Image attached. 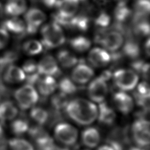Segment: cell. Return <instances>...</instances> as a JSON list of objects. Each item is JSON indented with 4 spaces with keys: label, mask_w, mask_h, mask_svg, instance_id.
<instances>
[{
    "label": "cell",
    "mask_w": 150,
    "mask_h": 150,
    "mask_svg": "<svg viewBox=\"0 0 150 150\" xmlns=\"http://www.w3.org/2000/svg\"><path fill=\"white\" fill-rule=\"evenodd\" d=\"M22 70L27 75L38 72L37 70V63L33 60H28L23 63Z\"/></svg>",
    "instance_id": "obj_36"
},
{
    "label": "cell",
    "mask_w": 150,
    "mask_h": 150,
    "mask_svg": "<svg viewBox=\"0 0 150 150\" xmlns=\"http://www.w3.org/2000/svg\"><path fill=\"white\" fill-rule=\"evenodd\" d=\"M149 0H137L134 6L133 17L146 18L149 13Z\"/></svg>",
    "instance_id": "obj_28"
},
{
    "label": "cell",
    "mask_w": 150,
    "mask_h": 150,
    "mask_svg": "<svg viewBox=\"0 0 150 150\" xmlns=\"http://www.w3.org/2000/svg\"><path fill=\"white\" fill-rule=\"evenodd\" d=\"M88 59L89 62L96 67H104L111 60L110 54L105 50L99 47H95L90 50Z\"/></svg>",
    "instance_id": "obj_15"
},
{
    "label": "cell",
    "mask_w": 150,
    "mask_h": 150,
    "mask_svg": "<svg viewBox=\"0 0 150 150\" xmlns=\"http://www.w3.org/2000/svg\"><path fill=\"white\" fill-rule=\"evenodd\" d=\"M132 138L139 147H145L149 144V123L144 119L139 118L132 124L131 127Z\"/></svg>",
    "instance_id": "obj_6"
},
{
    "label": "cell",
    "mask_w": 150,
    "mask_h": 150,
    "mask_svg": "<svg viewBox=\"0 0 150 150\" xmlns=\"http://www.w3.org/2000/svg\"><path fill=\"white\" fill-rule=\"evenodd\" d=\"M37 70L40 74L44 76H57L60 73L57 63L50 55H46L37 63Z\"/></svg>",
    "instance_id": "obj_11"
},
{
    "label": "cell",
    "mask_w": 150,
    "mask_h": 150,
    "mask_svg": "<svg viewBox=\"0 0 150 150\" xmlns=\"http://www.w3.org/2000/svg\"><path fill=\"white\" fill-rule=\"evenodd\" d=\"M97 150H115L114 148L111 145H101L97 148Z\"/></svg>",
    "instance_id": "obj_41"
},
{
    "label": "cell",
    "mask_w": 150,
    "mask_h": 150,
    "mask_svg": "<svg viewBox=\"0 0 150 150\" xmlns=\"http://www.w3.org/2000/svg\"><path fill=\"white\" fill-rule=\"evenodd\" d=\"M131 67L136 73H140L144 78L148 79L149 76V65L142 60H135L131 63Z\"/></svg>",
    "instance_id": "obj_34"
},
{
    "label": "cell",
    "mask_w": 150,
    "mask_h": 150,
    "mask_svg": "<svg viewBox=\"0 0 150 150\" xmlns=\"http://www.w3.org/2000/svg\"><path fill=\"white\" fill-rule=\"evenodd\" d=\"M90 22L88 16L84 14L78 15L71 18L70 28L84 32L88 29Z\"/></svg>",
    "instance_id": "obj_27"
},
{
    "label": "cell",
    "mask_w": 150,
    "mask_h": 150,
    "mask_svg": "<svg viewBox=\"0 0 150 150\" xmlns=\"http://www.w3.org/2000/svg\"><path fill=\"white\" fill-rule=\"evenodd\" d=\"M145 52L148 56L149 54V38L146 40V42L145 43Z\"/></svg>",
    "instance_id": "obj_42"
},
{
    "label": "cell",
    "mask_w": 150,
    "mask_h": 150,
    "mask_svg": "<svg viewBox=\"0 0 150 150\" xmlns=\"http://www.w3.org/2000/svg\"><path fill=\"white\" fill-rule=\"evenodd\" d=\"M18 114V109L15 104L8 100L0 102V122L12 121Z\"/></svg>",
    "instance_id": "obj_17"
},
{
    "label": "cell",
    "mask_w": 150,
    "mask_h": 150,
    "mask_svg": "<svg viewBox=\"0 0 150 150\" xmlns=\"http://www.w3.org/2000/svg\"><path fill=\"white\" fill-rule=\"evenodd\" d=\"M1 7H2V4H1V1H0V10H1Z\"/></svg>",
    "instance_id": "obj_44"
},
{
    "label": "cell",
    "mask_w": 150,
    "mask_h": 150,
    "mask_svg": "<svg viewBox=\"0 0 150 150\" xmlns=\"http://www.w3.org/2000/svg\"><path fill=\"white\" fill-rule=\"evenodd\" d=\"M26 75L20 67L11 64L2 71L0 78L5 84H17L25 80Z\"/></svg>",
    "instance_id": "obj_10"
},
{
    "label": "cell",
    "mask_w": 150,
    "mask_h": 150,
    "mask_svg": "<svg viewBox=\"0 0 150 150\" xmlns=\"http://www.w3.org/2000/svg\"><path fill=\"white\" fill-rule=\"evenodd\" d=\"M27 8L26 0H8L4 7V13L11 17L23 13Z\"/></svg>",
    "instance_id": "obj_18"
},
{
    "label": "cell",
    "mask_w": 150,
    "mask_h": 150,
    "mask_svg": "<svg viewBox=\"0 0 150 150\" xmlns=\"http://www.w3.org/2000/svg\"><path fill=\"white\" fill-rule=\"evenodd\" d=\"M132 15V11L125 2H120L114 12V18L117 23H123Z\"/></svg>",
    "instance_id": "obj_24"
},
{
    "label": "cell",
    "mask_w": 150,
    "mask_h": 150,
    "mask_svg": "<svg viewBox=\"0 0 150 150\" xmlns=\"http://www.w3.org/2000/svg\"><path fill=\"white\" fill-rule=\"evenodd\" d=\"M67 96L61 93L60 91L55 94L52 97L51 103L54 110L60 111L63 108H65L68 103Z\"/></svg>",
    "instance_id": "obj_33"
},
{
    "label": "cell",
    "mask_w": 150,
    "mask_h": 150,
    "mask_svg": "<svg viewBox=\"0 0 150 150\" xmlns=\"http://www.w3.org/2000/svg\"><path fill=\"white\" fill-rule=\"evenodd\" d=\"M8 145L10 150H34L33 145L28 141L19 137L9 139Z\"/></svg>",
    "instance_id": "obj_30"
},
{
    "label": "cell",
    "mask_w": 150,
    "mask_h": 150,
    "mask_svg": "<svg viewBox=\"0 0 150 150\" xmlns=\"http://www.w3.org/2000/svg\"><path fill=\"white\" fill-rule=\"evenodd\" d=\"M78 1H86V0H78Z\"/></svg>",
    "instance_id": "obj_45"
},
{
    "label": "cell",
    "mask_w": 150,
    "mask_h": 150,
    "mask_svg": "<svg viewBox=\"0 0 150 150\" xmlns=\"http://www.w3.org/2000/svg\"><path fill=\"white\" fill-rule=\"evenodd\" d=\"M43 4L48 8L56 7L58 0H42Z\"/></svg>",
    "instance_id": "obj_39"
},
{
    "label": "cell",
    "mask_w": 150,
    "mask_h": 150,
    "mask_svg": "<svg viewBox=\"0 0 150 150\" xmlns=\"http://www.w3.org/2000/svg\"><path fill=\"white\" fill-rule=\"evenodd\" d=\"M93 75V70L84 63L80 62L73 69L71 79L74 83L83 84L88 82Z\"/></svg>",
    "instance_id": "obj_12"
},
{
    "label": "cell",
    "mask_w": 150,
    "mask_h": 150,
    "mask_svg": "<svg viewBox=\"0 0 150 150\" xmlns=\"http://www.w3.org/2000/svg\"><path fill=\"white\" fill-rule=\"evenodd\" d=\"M41 34L42 45L46 49L57 47L62 45L66 40L61 27L53 21L42 28Z\"/></svg>",
    "instance_id": "obj_2"
},
{
    "label": "cell",
    "mask_w": 150,
    "mask_h": 150,
    "mask_svg": "<svg viewBox=\"0 0 150 150\" xmlns=\"http://www.w3.org/2000/svg\"><path fill=\"white\" fill-rule=\"evenodd\" d=\"M88 94L91 100L96 103H101L105 100L107 93L108 86L100 77L94 79L88 85Z\"/></svg>",
    "instance_id": "obj_9"
},
{
    "label": "cell",
    "mask_w": 150,
    "mask_h": 150,
    "mask_svg": "<svg viewBox=\"0 0 150 150\" xmlns=\"http://www.w3.org/2000/svg\"><path fill=\"white\" fill-rule=\"evenodd\" d=\"M95 41L105 49L111 52L117 51L124 42L123 35L117 30H105L101 29L96 35Z\"/></svg>",
    "instance_id": "obj_3"
},
{
    "label": "cell",
    "mask_w": 150,
    "mask_h": 150,
    "mask_svg": "<svg viewBox=\"0 0 150 150\" xmlns=\"http://www.w3.org/2000/svg\"><path fill=\"white\" fill-rule=\"evenodd\" d=\"M30 116L39 125H43L46 123L49 118L47 112L39 107H33L30 112Z\"/></svg>",
    "instance_id": "obj_31"
},
{
    "label": "cell",
    "mask_w": 150,
    "mask_h": 150,
    "mask_svg": "<svg viewBox=\"0 0 150 150\" xmlns=\"http://www.w3.org/2000/svg\"><path fill=\"white\" fill-rule=\"evenodd\" d=\"M4 139H5V135L4 129L0 124V146L4 145Z\"/></svg>",
    "instance_id": "obj_40"
},
{
    "label": "cell",
    "mask_w": 150,
    "mask_h": 150,
    "mask_svg": "<svg viewBox=\"0 0 150 150\" xmlns=\"http://www.w3.org/2000/svg\"><path fill=\"white\" fill-rule=\"evenodd\" d=\"M9 36L8 32L2 28H0V50L4 49L8 43Z\"/></svg>",
    "instance_id": "obj_37"
},
{
    "label": "cell",
    "mask_w": 150,
    "mask_h": 150,
    "mask_svg": "<svg viewBox=\"0 0 150 150\" xmlns=\"http://www.w3.org/2000/svg\"><path fill=\"white\" fill-rule=\"evenodd\" d=\"M97 117L101 123L105 125H111L115 119V113L111 107L105 102L103 101L98 105Z\"/></svg>",
    "instance_id": "obj_20"
},
{
    "label": "cell",
    "mask_w": 150,
    "mask_h": 150,
    "mask_svg": "<svg viewBox=\"0 0 150 150\" xmlns=\"http://www.w3.org/2000/svg\"><path fill=\"white\" fill-rule=\"evenodd\" d=\"M36 85L40 94L44 97L52 94L57 87L55 79L50 76H45L43 77H40Z\"/></svg>",
    "instance_id": "obj_19"
},
{
    "label": "cell",
    "mask_w": 150,
    "mask_h": 150,
    "mask_svg": "<svg viewBox=\"0 0 150 150\" xmlns=\"http://www.w3.org/2000/svg\"><path fill=\"white\" fill-rule=\"evenodd\" d=\"M54 134L57 141L66 145L75 144L78 138L77 129L66 122L58 124L54 128Z\"/></svg>",
    "instance_id": "obj_7"
},
{
    "label": "cell",
    "mask_w": 150,
    "mask_h": 150,
    "mask_svg": "<svg viewBox=\"0 0 150 150\" xmlns=\"http://www.w3.org/2000/svg\"><path fill=\"white\" fill-rule=\"evenodd\" d=\"M22 50L27 54L35 55L42 51L43 46L38 40H29L23 43Z\"/></svg>",
    "instance_id": "obj_32"
},
{
    "label": "cell",
    "mask_w": 150,
    "mask_h": 150,
    "mask_svg": "<svg viewBox=\"0 0 150 150\" xmlns=\"http://www.w3.org/2000/svg\"><path fill=\"white\" fill-rule=\"evenodd\" d=\"M110 21V16L107 13L104 11L100 12L94 19L95 25L100 29H105L108 27Z\"/></svg>",
    "instance_id": "obj_35"
},
{
    "label": "cell",
    "mask_w": 150,
    "mask_h": 150,
    "mask_svg": "<svg viewBox=\"0 0 150 150\" xmlns=\"http://www.w3.org/2000/svg\"><path fill=\"white\" fill-rule=\"evenodd\" d=\"M57 87L61 93L67 96L74 94L78 89L75 83L67 77H62L57 84Z\"/></svg>",
    "instance_id": "obj_29"
},
{
    "label": "cell",
    "mask_w": 150,
    "mask_h": 150,
    "mask_svg": "<svg viewBox=\"0 0 150 150\" xmlns=\"http://www.w3.org/2000/svg\"><path fill=\"white\" fill-rule=\"evenodd\" d=\"M69 44L73 49L79 52H85L91 46L90 40L83 36H78L70 39Z\"/></svg>",
    "instance_id": "obj_26"
},
{
    "label": "cell",
    "mask_w": 150,
    "mask_h": 150,
    "mask_svg": "<svg viewBox=\"0 0 150 150\" xmlns=\"http://www.w3.org/2000/svg\"><path fill=\"white\" fill-rule=\"evenodd\" d=\"M113 101L117 109L122 114L129 113L134 108L132 97L124 91H117L113 96Z\"/></svg>",
    "instance_id": "obj_14"
},
{
    "label": "cell",
    "mask_w": 150,
    "mask_h": 150,
    "mask_svg": "<svg viewBox=\"0 0 150 150\" xmlns=\"http://www.w3.org/2000/svg\"><path fill=\"white\" fill-rule=\"evenodd\" d=\"M65 109L69 117L81 125L91 124L97 118L98 110L96 105L83 98H75L69 101Z\"/></svg>",
    "instance_id": "obj_1"
},
{
    "label": "cell",
    "mask_w": 150,
    "mask_h": 150,
    "mask_svg": "<svg viewBox=\"0 0 150 150\" xmlns=\"http://www.w3.org/2000/svg\"><path fill=\"white\" fill-rule=\"evenodd\" d=\"M14 97L22 110H26L34 106L39 98L35 88L28 84L17 89L14 92Z\"/></svg>",
    "instance_id": "obj_4"
},
{
    "label": "cell",
    "mask_w": 150,
    "mask_h": 150,
    "mask_svg": "<svg viewBox=\"0 0 150 150\" xmlns=\"http://www.w3.org/2000/svg\"><path fill=\"white\" fill-rule=\"evenodd\" d=\"M24 18L26 21V35H33L37 32L39 26L45 21L46 15L40 9L32 8L26 12Z\"/></svg>",
    "instance_id": "obj_8"
},
{
    "label": "cell",
    "mask_w": 150,
    "mask_h": 150,
    "mask_svg": "<svg viewBox=\"0 0 150 150\" xmlns=\"http://www.w3.org/2000/svg\"><path fill=\"white\" fill-rule=\"evenodd\" d=\"M99 77H100L102 79L106 81L107 80H109L112 77V73L110 70H106L102 72L100 76Z\"/></svg>",
    "instance_id": "obj_38"
},
{
    "label": "cell",
    "mask_w": 150,
    "mask_h": 150,
    "mask_svg": "<svg viewBox=\"0 0 150 150\" xmlns=\"http://www.w3.org/2000/svg\"><path fill=\"white\" fill-rule=\"evenodd\" d=\"M57 59L60 64L64 68H70L79 62L74 54L66 49L60 50L57 53Z\"/></svg>",
    "instance_id": "obj_22"
},
{
    "label": "cell",
    "mask_w": 150,
    "mask_h": 150,
    "mask_svg": "<svg viewBox=\"0 0 150 150\" xmlns=\"http://www.w3.org/2000/svg\"><path fill=\"white\" fill-rule=\"evenodd\" d=\"M1 28L17 36L26 35V24L23 21L17 16H13L4 21Z\"/></svg>",
    "instance_id": "obj_13"
},
{
    "label": "cell",
    "mask_w": 150,
    "mask_h": 150,
    "mask_svg": "<svg viewBox=\"0 0 150 150\" xmlns=\"http://www.w3.org/2000/svg\"><path fill=\"white\" fill-rule=\"evenodd\" d=\"M56 8L57 13L65 18L74 16L79 8L78 0H58Z\"/></svg>",
    "instance_id": "obj_16"
},
{
    "label": "cell",
    "mask_w": 150,
    "mask_h": 150,
    "mask_svg": "<svg viewBox=\"0 0 150 150\" xmlns=\"http://www.w3.org/2000/svg\"><path fill=\"white\" fill-rule=\"evenodd\" d=\"M130 150H144L143 149L141 148H132L131 149H130Z\"/></svg>",
    "instance_id": "obj_43"
},
{
    "label": "cell",
    "mask_w": 150,
    "mask_h": 150,
    "mask_svg": "<svg viewBox=\"0 0 150 150\" xmlns=\"http://www.w3.org/2000/svg\"><path fill=\"white\" fill-rule=\"evenodd\" d=\"M84 150H88V149H84Z\"/></svg>",
    "instance_id": "obj_46"
},
{
    "label": "cell",
    "mask_w": 150,
    "mask_h": 150,
    "mask_svg": "<svg viewBox=\"0 0 150 150\" xmlns=\"http://www.w3.org/2000/svg\"><path fill=\"white\" fill-rule=\"evenodd\" d=\"M11 130L12 133L17 136H21L28 132L29 129L28 121L21 117L19 118H15L11 123Z\"/></svg>",
    "instance_id": "obj_23"
},
{
    "label": "cell",
    "mask_w": 150,
    "mask_h": 150,
    "mask_svg": "<svg viewBox=\"0 0 150 150\" xmlns=\"http://www.w3.org/2000/svg\"><path fill=\"white\" fill-rule=\"evenodd\" d=\"M141 50L139 45L135 40L129 39L125 43L122 53L127 57L132 59H137L139 56Z\"/></svg>",
    "instance_id": "obj_25"
},
{
    "label": "cell",
    "mask_w": 150,
    "mask_h": 150,
    "mask_svg": "<svg viewBox=\"0 0 150 150\" xmlns=\"http://www.w3.org/2000/svg\"><path fill=\"white\" fill-rule=\"evenodd\" d=\"M115 85L122 91H130L135 88L138 81V76L133 70L118 69L113 74Z\"/></svg>",
    "instance_id": "obj_5"
},
{
    "label": "cell",
    "mask_w": 150,
    "mask_h": 150,
    "mask_svg": "<svg viewBox=\"0 0 150 150\" xmlns=\"http://www.w3.org/2000/svg\"><path fill=\"white\" fill-rule=\"evenodd\" d=\"M100 134L94 127L86 128L81 133V141L84 145L88 148L96 147L100 141Z\"/></svg>",
    "instance_id": "obj_21"
}]
</instances>
